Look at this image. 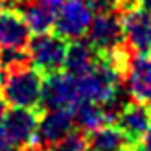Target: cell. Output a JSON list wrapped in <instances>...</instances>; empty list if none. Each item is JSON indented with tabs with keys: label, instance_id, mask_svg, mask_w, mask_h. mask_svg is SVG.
Listing matches in <instances>:
<instances>
[{
	"label": "cell",
	"instance_id": "6da1fadb",
	"mask_svg": "<svg viewBox=\"0 0 151 151\" xmlns=\"http://www.w3.org/2000/svg\"><path fill=\"white\" fill-rule=\"evenodd\" d=\"M124 74L109 55H98L96 65L81 78H76L79 101L107 105L120 98V81Z\"/></svg>",
	"mask_w": 151,
	"mask_h": 151
},
{
	"label": "cell",
	"instance_id": "7a4b0ae2",
	"mask_svg": "<svg viewBox=\"0 0 151 151\" xmlns=\"http://www.w3.org/2000/svg\"><path fill=\"white\" fill-rule=\"evenodd\" d=\"M42 74L33 66H20V68L9 70L4 78L0 94L11 107L22 109H35L41 101L42 90Z\"/></svg>",
	"mask_w": 151,
	"mask_h": 151
},
{
	"label": "cell",
	"instance_id": "3957f363",
	"mask_svg": "<svg viewBox=\"0 0 151 151\" xmlns=\"http://www.w3.org/2000/svg\"><path fill=\"white\" fill-rule=\"evenodd\" d=\"M37 112L33 109L11 107L0 118V151H17L35 140Z\"/></svg>",
	"mask_w": 151,
	"mask_h": 151
},
{
	"label": "cell",
	"instance_id": "277c9868",
	"mask_svg": "<svg viewBox=\"0 0 151 151\" xmlns=\"http://www.w3.org/2000/svg\"><path fill=\"white\" fill-rule=\"evenodd\" d=\"M28 57L41 74H52L65 66L68 41L63 39L55 32L35 33L33 39L28 41Z\"/></svg>",
	"mask_w": 151,
	"mask_h": 151
},
{
	"label": "cell",
	"instance_id": "5b68a950",
	"mask_svg": "<svg viewBox=\"0 0 151 151\" xmlns=\"http://www.w3.org/2000/svg\"><path fill=\"white\" fill-rule=\"evenodd\" d=\"M94 15L96 13L87 0H63L54 20V29L66 41L81 39L87 33Z\"/></svg>",
	"mask_w": 151,
	"mask_h": 151
},
{
	"label": "cell",
	"instance_id": "8992f818",
	"mask_svg": "<svg viewBox=\"0 0 151 151\" xmlns=\"http://www.w3.org/2000/svg\"><path fill=\"white\" fill-rule=\"evenodd\" d=\"M124 44L131 54H147L151 52V13L138 6H125L122 17Z\"/></svg>",
	"mask_w": 151,
	"mask_h": 151
},
{
	"label": "cell",
	"instance_id": "52a82bcc",
	"mask_svg": "<svg viewBox=\"0 0 151 151\" xmlns=\"http://www.w3.org/2000/svg\"><path fill=\"white\" fill-rule=\"evenodd\" d=\"M79 103L78 83L68 72H52L42 79L41 101L44 109H72Z\"/></svg>",
	"mask_w": 151,
	"mask_h": 151
},
{
	"label": "cell",
	"instance_id": "ba28073f",
	"mask_svg": "<svg viewBox=\"0 0 151 151\" xmlns=\"http://www.w3.org/2000/svg\"><path fill=\"white\" fill-rule=\"evenodd\" d=\"M85 35H87V42L98 52V55L111 54L112 50H116L118 46L124 44L122 20L114 11L98 13L94 15Z\"/></svg>",
	"mask_w": 151,
	"mask_h": 151
},
{
	"label": "cell",
	"instance_id": "9c48e42d",
	"mask_svg": "<svg viewBox=\"0 0 151 151\" xmlns=\"http://www.w3.org/2000/svg\"><path fill=\"white\" fill-rule=\"evenodd\" d=\"M74 111L72 109H48L37 120L35 140L42 147H52L63 137L74 129Z\"/></svg>",
	"mask_w": 151,
	"mask_h": 151
},
{
	"label": "cell",
	"instance_id": "30bf717a",
	"mask_svg": "<svg viewBox=\"0 0 151 151\" xmlns=\"http://www.w3.org/2000/svg\"><path fill=\"white\" fill-rule=\"evenodd\" d=\"M124 78L133 100L151 105V52L133 54Z\"/></svg>",
	"mask_w": 151,
	"mask_h": 151
},
{
	"label": "cell",
	"instance_id": "8fae6325",
	"mask_svg": "<svg viewBox=\"0 0 151 151\" xmlns=\"http://www.w3.org/2000/svg\"><path fill=\"white\" fill-rule=\"evenodd\" d=\"M116 125L124 131V134L129 138L134 146L142 142V137L146 134L147 127L151 124V105L140 103V101H127L118 111L114 118Z\"/></svg>",
	"mask_w": 151,
	"mask_h": 151
},
{
	"label": "cell",
	"instance_id": "7c38bea8",
	"mask_svg": "<svg viewBox=\"0 0 151 151\" xmlns=\"http://www.w3.org/2000/svg\"><path fill=\"white\" fill-rule=\"evenodd\" d=\"M29 33L22 13L0 7V48H26Z\"/></svg>",
	"mask_w": 151,
	"mask_h": 151
},
{
	"label": "cell",
	"instance_id": "4fadbf2b",
	"mask_svg": "<svg viewBox=\"0 0 151 151\" xmlns=\"http://www.w3.org/2000/svg\"><path fill=\"white\" fill-rule=\"evenodd\" d=\"M63 0H33L22 7V19L26 20L29 32L42 33L54 28V20Z\"/></svg>",
	"mask_w": 151,
	"mask_h": 151
},
{
	"label": "cell",
	"instance_id": "5bb4252c",
	"mask_svg": "<svg viewBox=\"0 0 151 151\" xmlns=\"http://www.w3.org/2000/svg\"><path fill=\"white\" fill-rule=\"evenodd\" d=\"M88 134H90V138L87 140L88 151H131L134 147V144L125 137L118 125L107 124Z\"/></svg>",
	"mask_w": 151,
	"mask_h": 151
},
{
	"label": "cell",
	"instance_id": "9a60e30c",
	"mask_svg": "<svg viewBox=\"0 0 151 151\" xmlns=\"http://www.w3.org/2000/svg\"><path fill=\"white\" fill-rule=\"evenodd\" d=\"M96 61H98V52L87 41L76 39V41H72V44H68L63 68L72 78H81L83 74H87L96 65Z\"/></svg>",
	"mask_w": 151,
	"mask_h": 151
},
{
	"label": "cell",
	"instance_id": "2e32d148",
	"mask_svg": "<svg viewBox=\"0 0 151 151\" xmlns=\"http://www.w3.org/2000/svg\"><path fill=\"white\" fill-rule=\"evenodd\" d=\"M112 122L109 112L103 105L92 103V101H79L74 109V124L79 127L83 133H92L100 127Z\"/></svg>",
	"mask_w": 151,
	"mask_h": 151
},
{
	"label": "cell",
	"instance_id": "e0dca14e",
	"mask_svg": "<svg viewBox=\"0 0 151 151\" xmlns=\"http://www.w3.org/2000/svg\"><path fill=\"white\" fill-rule=\"evenodd\" d=\"M29 63L28 52L24 48H0V70H15Z\"/></svg>",
	"mask_w": 151,
	"mask_h": 151
},
{
	"label": "cell",
	"instance_id": "ac0fdd59",
	"mask_svg": "<svg viewBox=\"0 0 151 151\" xmlns=\"http://www.w3.org/2000/svg\"><path fill=\"white\" fill-rule=\"evenodd\" d=\"M52 151H87V137L83 131H70L52 146Z\"/></svg>",
	"mask_w": 151,
	"mask_h": 151
},
{
	"label": "cell",
	"instance_id": "d6986e66",
	"mask_svg": "<svg viewBox=\"0 0 151 151\" xmlns=\"http://www.w3.org/2000/svg\"><path fill=\"white\" fill-rule=\"evenodd\" d=\"M94 13H111L122 9V0H87Z\"/></svg>",
	"mask_w": 151,
	"mask_h": 151
},
{
	"label": "cell",
	"instance_id": "ffe728a7",
	"mask_svg": "<svg viewBox=\"0 0 151 151\" xmlns=\"http://www.w3.org/2000/svg\"><path fill=\"white\" fill-rule=\"evenodd\" d=\"M142 146L147 147V149H151V124H149V127H147L146 134L142 137Z\"/></svg>",
	"mask_w": 151,
	"mask_h": 151
},
{
	"label": "cell",
	"instance_id": "44dd1931",
	"mask_svg": "<svg viewBox=\"0 0 151 151\" xmlns=\"http://www.w3.org/2000/svg\"><path fill=\"white\" fill-rule=\"evenodd\" d=\"M133 4H134V6H138V7H142V9H146V11H149V13H151V0H133Z\"/></svg>",
	"mask_w": 151,
	"mask_h": 151
},
{
	"label": "cell",
	"instance_id": "7402d4cb",
	"mask_svg": "<svg viewBox=\"0 0 151 151\" xmlns=\"http://www.w3.org/2000/svg\"><path fill=\"white\" fill-rule=\"evenodd\" d=\"M17 151H48V149H44L42 146H22L20 149H17Z\"/></svg>",
	"mask_w": 151,
	"mask_h": 151
},
{
	"label": "cell",
	"instance_id": "603a6c76",
	"mask_svg": "<svg viewBox=\"0 0 151 151\" xmlns=\"http://www.w3.org/2000/svg\"><path fill=\"white\" fill-rule=\"evenodd\" d=\"M6 100H4V98H2V94H0V118H2V114H4V112H6Z\"/></svg>",
	"mask_w": 151,
	"mask_h": 151
},
{
	"label": "cell",
	"instance_id": "cb8c5ba5",
	"mask_svg": "<svg viewBox=\"0 0 151 151\" xmlns=\"http://www.w3.org/2000/svg\"><path fill=\"white\" fill-rule=\"evenodd\" d=\"M131 151H151V149H147V147H144V146H142V147H138V146H134Z\"/></svg>",
	"mask_w": 151,
	"mask_h": 151
},
{
	"label": "cell",
	"instance_id": "d4e9b609",
	"mask_svg": "<svg viewBox=\"0 0 151 151\" xmlns=\"http://www.w3.org/2000/svg\"><path fill=\"white\" fill-rule=\"evenodd\" d=\"M133 4V0H122V7H125V6H131Z\"/></svg>",
	"mask_w": 151,
	"mask_h": 151
},
{
	"label": "cell",
	"instance_id": "484cf974",
	"mask_svg": "<svg viewBox=\"0 0 151 151\" xmlns=\"http://www.w3.org/2000/svg\"><path fill=\"white\" fill-rule=\"evenodd\" d=\"M0 74H2V70H0ZM0 78H2V76H0ZM0 81H2V79H0Z\"/></svg>",
	"mask_w": 151,
	"mask_h": 151
}]
</instances>
